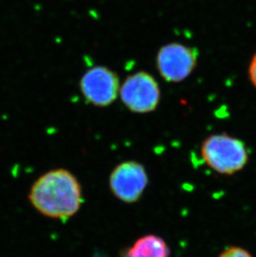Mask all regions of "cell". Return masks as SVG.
Returning a JSON list of instances; mask_svg holds the SVG:
<instances>
[{"label": "cell", "mask_w": 256, "mask_h": 257, "mask_svg": "<svg viewBox=\"0 0 256 257\" xmlns=\"http://www.w3.org/2000/svg\"><path fill=\"white\" fill-rule=\"evenodd\" d=\"M201 157L219 174L231 176L243 170L249 161L244 142L229 134H213L202 143Z\"/></svg>", "instance_id": "obj_2"}, {"label": "cell", "mask_w": 256, "mask_h": 257, "mask_svg": "<svg viewBox=\"0 0 256 257\" xmlns=\"http://www.w3.org/2000/svg\"><path fill=\"white\" fill-rule=\"evenodd\" d=\"M148 183L145 168L134 161H127L116 166L109 179L111 192L116 198L126 203H133L140 199Z\"/></svg>", "instance_id": "obj_6"}, {"label": "cell", "mask_w": 256, "mask_h": 257, "mask_svg": "<svg viewBox=\"0 0 256 257\" xmlns=\"http://www.w3.org/2000/svg\"><path fill=\"white\" fill-rule=\"evenodd\" d=\"M124 105L136 113L153 112L159 104L161 91L153 76L138 72L124 81L119 91Z\"/></svg>", "instance_id": "obj_3"}, {"label": "cell", "mask_w": 256, "mask_h": 257, "mask_svg": "<svg viewBox=\"0 0 256 257\" xmlns=\"http://www.w3.org/2000/svg\"><path fill=\"white\" fill-rule=\"evenodd\" d=\"M218 257H253L249 251L239 246L226 248Z\"/></svg>", "instance_id": "obj_8"}, {"label": "cell", "mask_w": 256, "mask_h": 257, "mask_svg": "<svg viewBox=\"0 0 256 257\" xmlns=\"http://www.w3.org/2000/svg\"><path fill=\"white\" fill-rule=\"evenodd\" d=\"M29 199L44 216L68 219L74 216L82 206V188L69 171L56 169L37 180L32 187Z\"/></svg>", "instance_id": "obj_1"}, {"label": "cell", "mask_w": 256, "mask_h": 257, "mask_svg": "<svg viewBox=\"0 0 256 257\" xmlns=\"http://www.w3.org/2000/svg\"><path fill=\"white\" fill-rule=\"evenodd\" d=\"M198 57L196 48L177 43L167 44L157 54V69L164 80L180 83L188 78L196 68Z\"/></svg>", "instance_id": "obj_4"}, {"label": "cell", "mask_w": 256, "mask_h": 257, "mask_svg": "<svg viewBox=\"0 0 256 257\" xmlns=\"http://www.w3.org/2000/svg\"><path fill=\"white\" fill-rule=\"evenodd\" d=\"M249 78L252 84L256 88V54L252 58L249 66Z\"/></svg>", "instance_id": "obj_9"}, {"label": "cell", "mask_w": 256, "mask_h": 257, "mask_svg": "<svg viewBox=\"0 0 256 257\" xmlns=\"http://www.w3.org/2000/svg\"><path fill=\"white\" fill-rule=\"evenodd\" d=\"M80 88L85 99L97 107H106L117 98L120 91L118 76L103 66L90 68L82 76Z\"/></svg>", "instance_id": "obj_5"}, {"label": "cell", "mask_w": 256, "mask_h": 257, "mask_svg": "<svg viewBox=\"0 0 256 257\" xmlns=\"http://www.w3.org/2000/svg\"><path fill=\"white\" fill-rule=\"evenodd\" d=\"M170 249L162 237L147 235L140 237L121 254V257H169Z\"/></svg>", "instance_id": "obj_7"}]
</instances>
